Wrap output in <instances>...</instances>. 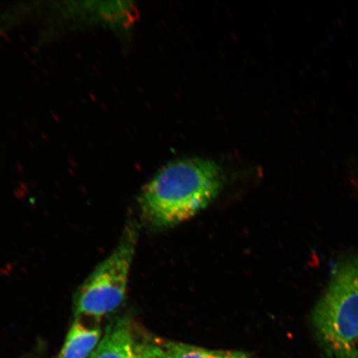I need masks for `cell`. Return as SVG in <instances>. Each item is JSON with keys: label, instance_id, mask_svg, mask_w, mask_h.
I'll return each mask as SVG.
<instances>
[{"label": "cell", "instance_id": "277c9868", "mask_svg": "<svg viewBox=\"0 0 358 358\" xmlns=\"http://www.w3.org/2000/svg\"><path fill=\"white\" fill-rule=\"evenodd\" d=\"M100 317L74 315L64 346L57 358H90L103 335Z\"/></svg>", "mask_w": 358, "mask_h": 358}, {"label": "cell", "instance_id": "6da1fadb", "mask_svg": "<svg viewBox=\"0 0 358 358\" xmlns=\"http://www.w3.org/2000/svg\"><path fill=\"white\" fill-rule=\"evenodd\" d=\"M223 182L222 170L213 160L173 161L142 190L138 204L143 220L157 229L189 220L213 203Z\"/></svg>", "mask_w": 358, "mask_h": 358}, {"label": "cell", "instance_id": "ba28073f", "mask_svg": "<svg viewBox=\"0 0 358 358\" xmlns=\"http://www.w3.org/2000/svg\"><path fill=\"white\" fill-rule=\"evenodd\" d=\"M228 358H243V357H234V356H230Z\"/></svg>", "mask_w": 358, "mask_h": 358}, {"label": "cell", "instance_id": "8992f818", "mask_svg": "<svg viewBox=\"0 0 358 358\" xmlns=\"http://www.w3.org/2000/svg\"><path fill=\"white\" fill-rule=\"evenodd\" d=\"M167 358H228L230 356L217 352L176 343H160Z\"/></svg>", "mask_w": 358, "mask_h": 358}, {"label": "cell", "instance_id": "52a82bcc", "mask_svg": "<svg viewBox=\"0 0 358 358\" xmlns=\"http://www.w3.org/2000/svg\"><path fill=\"white\" fill-rule=\"evenodd\" d=\"M136 358H167L160 343H137Z\"/></svg>", "mask_w": 358, "mask_h": 358}, {"label": "cell", "instance_id": "3957f363", "mask_svg": "<svg viewBox=\"0 0 358 358\" xmlns=\"http://www.w3.org/2000/svg\"><path fill=\"white\" fill-rule=\"evenodd\" d=\"M140 226L133 220L124 227L119 243L80 286L74 299V315L102 319L117 310L124 301Z\"/></svg>", "mask_w": 358, "mask_h": 358}, {"label": "cell", "instance_id": "5b68a950", "mask_svg": "<svg viewBox=\"0 0 358 358\" xmlns=\"http://www.w3.org/2000/svg\"><path fill=\"white\" fill-rule=\"evenodd\" d=\"M136 347L131 320L127 316H117L106 325L90 358H136Z\"/></svg>", "mask_w": 358, "mask_h": 358}, {"label": "cell", "instance_id": "7a4b0ae2", "mask_svg": "<svg viewBox=\"0 0 358 358\" xmlns=\"http://www.w3.org/2000/svg\"><path fill=\"white\" fill-rule=\"evenodd\" d=\"M312 319L329 355L358 358V254L335 266Z\"/></svg>", "mask_w": 358, "mask_h": 358}]
</instances>
